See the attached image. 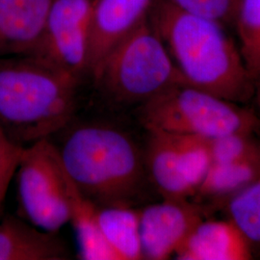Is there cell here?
I'll return each mask as SVG.
<instances>
[{
	"label": "cell",
	"mask_w": 260,
	"mask_h": 260,
	"mask_svg": "<svg viewBox=\"0 0 260 260\" xmlns=\"http://www.w3.org/2000/svg\"><path fill=\"white\" fill-rule=\"evenodd\" d=\"M71 252L57 233H47L13 215L0 223V260H66Z\"/></svg>",
	"instance_id": "cell-13"
},
{
	"label": "cell",
	"mask_w": 260,
	"mask_h": 260,
	"mask_svg": "<svg viewBox=\"0 0 260 260\" xmlns=\"http://www.w3.org/2000/svg\"><path fill=\"white\" fill-rule=\"evenodd\" d=\"M223 203L228 218L244 234L252 253L260 254V177Z\"/></svg>",
	"instance_id": "cell-17"
},
{
	"label": "cell",
	"mask_w": 260,
	"mask_h": 260,
	"mask_svg": "<svg viewBox=\"0 0 260 260\" xmlns=\"http://www.w3.org/2000/svg\"><path fill=\"white\" fill-rule=\"evenodd\" d=\"M252 98L255 101V104L257 107V112H258V119L260 121V75L256 76L253 80V95Z\"/></svg>",
	"instance_id": "cell-23"
},
{
	"label": "cell",
	"mask_w": 260,
	"mask_h": 260,
	"mask_svg": "<svg viewBox=\"0 0 260 260\" xmlns=\"http://www.w3.org/2000/svg\"><path fill=\"white\" fill-rule=\"evenodd\" d=\"M155 0H95L87 75L93 77L107 54L148 18Z\"/></svg>",
	"instance_id": "cell-9"
},
{
	"label": "cell",
	"mask_w": 260,
	"mask_h": 260,
	"mask_svg": "<svg viewBox=\"0 0 260 260\" xmlns=\"http://www.w3.org/2000/svg\"><path fill=\"white\" fill-rule=\"evenodd\" d=\"M103 237L119 260L143 259L140 209L133 206H100Z\"/></svg>",
	"instance_id": "cell-15"
},
{
	"label": "cell",
	"mask_w": 260,
	"mask_h": 260,
	"mask_svg": "<svg viewBox=\"0 0 260 260\" xmlns=\"http://www.w3.org/2000/svg\"><path fill=\"white\" fill-rule=\"evenodd\" d=\"M252 134L236 132L207 139L212 164L234 162L260 152V142Z\"/></svg>",
	"instance_id": "cell-20"
},
{
	"label": "cell",
	"mask_w": 260,
	"mask_h": 260,
	"mask_svg": "<svg viewBox=\"0 0 260 260\" xmlns=\"http://www.w3.org/2000/svg\"><path fill=\"white\" fill-rule=\"evenodd\" d=\"M66 173L99 206H133L146 179L144 150L127 132L105 123L80 124L58 148Z\"/></svg>",
	"instance_id": "cell-3"
},
{
	"label": "cell",
	"mask_w": 260,
	"mask_h": 260,
	"mask_svg": "<svg viewBox=\"0 0 260 260\" xmlns=\"http://www.w3.org/2000/svg\"><path fill=\"white\" fill-rule=\"evenodd\" d=\"M95 0H55L30 54L76 78L87 74Z\"/></svg>",
	"instance_id": "cell-7"
},
{
	"label": "cell",
	"mask_w": 260,
	"mask_h": 260,
	"mask_svg": "<svg viewBox=\"0 0 260 260\" xmlns=\"http://www.w3.org/2000/svg\"><path fill=\"white\" fill-rule=\"evenodd\" d=\"M148 19L187 83L233 103L251 100L253 78L225 26L169 0H155Z\"/></svg>",
	"instance_id": "cell-1"
},
{
	"label": "cell",
	"mask_w": 260,
	"mask_h": 260,
	"mask_svg": "<svg viewBox=\"0 0 260 260\" xmlns=\"http://www.w3.org/2000/svg\"><path fill=\"white\" fill-rule=\"evenodd\" d=\"M260 177V152L238 161L212 164L196 196L223 202Z\"/></svg>",
	"instance_id": "cell-16"
},
{
	"label": "cell",
	"mask_w": 260,
	"mask_h": 260,
	"mask_svg": "<svg viewBox=\"0 0 260 260\" xmlns=\"http://www.w3.org/2000/svg\"><path fill=\"white\" fill-rule=\"evenodd\" d=\"M66 177L70 205V222L76 233L80 258L119 260L103 237L99 222L100 206L84 195L67 173Z\"/></svg>",
	"instance_id": "cell-14"
},
{
	"label": "cell",
	"mask_w": 260,
	"mask_h": 260,
	"mask_svg": "<svg viewBox=\"0 0 260 260\" xmlns=\"http://www.w3.org/2000/svg\"><path fill=\"white\" fill-rule=\"evenodd\" d=\"M179 260H248L251 246L238 226L226 220H203L176 254Z\"/></svg>",
	"instance_id": "cell-12"
},
{
	"label": "cell",
	"mask_w": 260,
	"mask_h": 260,
	"mask_svg": "<svg viewBox=\"0 0 260 260\" xmlns=\"http://www.w3.org/2000/svg\"><path fill=\"white\" fill-rule=\"evenodd\" d=\"M93 79L119 105H141L172 86L187 83L148 18L107 54Z\"/></svg>",
	"instance_id": "cell-4"
},
{
	"label": "cell",
	"mask_w": 260,
	"mask_h": 260,
	"mask_svg": "<svg viewBox=\"0 0 260 260\" xmlns=\"http://www.w3.org/2000/svg\"><path fill=\"white\" fill-rule=\"evenodd\" d=\"M79 82L32 56L0 58V129L22 147L65 129Z\"/></svg>",
	"instance_id": "cell-2"
},
{
	"label": "cell",
	"mask_w": 260,
	"mask_h": 260,
	"mask_svg": "<svg viewBox=\"0 0 260 260\" xmlns=\"http://www.w3.org/2000/svg\"><path fill=\"white\" fill-rule=\"evenodd\" d=\"M146 130L211 139L231 133H253L259 119L239 103L207 93L189 84H177L138 107Z\"/></svg>",
	"instance_id": "cell-5"
},
{
	"label": "cell",
	"mask_w": 260,
	"mask_h": 260,
	"mask_svg": "<svg viewBox=\"0 0 260 260\" xmlns=\"http://www.w3.org/2000/svg\"><path fill=\"white\" fill-rule=\"evenodd\" d=\"M203 220L204 208L190 199H163L162 203L140 209L143 259L171 258Z\"/></svg>",
	"instance_id": "cell-8"
},
{
	"label": "cell",
	"mask_w": 260,
	"mask_h": 260,
	"mask_svg": "<svg viewBox=\"0 0 260 260\" xmlns=\"http://www.w3.org/2000/svg\"><path fill=\"white\" fill-rule=\"evenodd\" d=\"M55 0H0V58L30 55Z\"/></svg>",
	"instance_id": "cell-10"
},
{
	"label": "cell",
	"mask_w": 260,
	"mask_h": 260,
	"mask_svg": "<svg viewBox=\"0 0 260 260\" xmlns=\"http://www.w3.org/2000/svg\"><path fill=\"white\" fill-rule=\"evenodd\" d=\"M234 28L251 77L260 75V0H242Z\"/></svg>",
	"instance_id": "cell-18"
},
{
	"label": "cell",
	"mask_w": 260,
	"mask_h": 260,
	"mask_svg": "<svg viewBox=\"0 0 260 260\" xmlns=\"http://www.w3.org/2000/svg\"><path fill=\"white\" fill-rule=\"evenodd\" d=\"M3 202H4V200H3L2 198H0V209H1V206H2V204H3Z\"/></svg>",
	"instance_id": "cell-24"
},
{
	"label": "cell",
	"mask_w": 260,
	"mask_h": 260,
	"mask_svg": "<svg viewBox=\"0 0 260 260\" xmlns=\"http://www.w3.org/2000/svg\"><path fill=\"white\" fill-rule=\"evenodd\" d=\"M174 136L185 166L187 177L197 194L212 164L207 139L193 135L174 134Z\"/></svg>",
	"instance_id": "cell-19"
},
{
	"label": "cell",
	"mask_w": 260,
	"mask_h": 260,
	"mask_svg": "<svg viewBox=\"0 0 260 260\" xmlns=\"http://www.w3.org/2000/svg\"><path fill=\"white\" fill-rule=\"evenodd\" d=\"M177 8L234 27L242 0H169Z\"/></svg>",
	"instance_id": "cell-21"
},
{
	"label": "cell",
	"mask_w": 260,
	"mask_h": 260,
	"mask_svg": "<svg viewBox=\"0 0 260 260\" xmlns=\"http://www.w3.org/2000/svg\"><path fill=\"white\" fill-rule=\"evenodd\" d=\"M148 142L144 151L147 175L163 199L186 200L196 195L174 134L147 130Z\"/></svg>",
	"instance_id": "cell-11"
},
{
	"label": "cell",
	"mask_w": 260,
	"mask_h": 260,
	"mask_svg": "<svg viewBox=\"0 0 260 260\" xmlns=\"http://www.w3.org/2000/svg\"><path fill=\"white\" fill-rule=\"evenodd\" d=\"M25 147L13 142L0 129V198L5 199Z\"/></svg>",
	"instance_id": "cell-22"
},
{
	"label": "cell",
	"mask_w": 260,
	"mask_h": 260,
	"mask_svg": "<svg viewBox=\"0 0 260 260\" xmlns=\"http://www.w3.org/2000/svg\"><path fill=\"white\" fill-rule=\"evenodd\" d=\"M19 205L30 223L57 233L70 222L66 171L49 138L25 147L17 170Z\"/></svg>",
	"instance_id": "cell-6"
}]
</instances>
